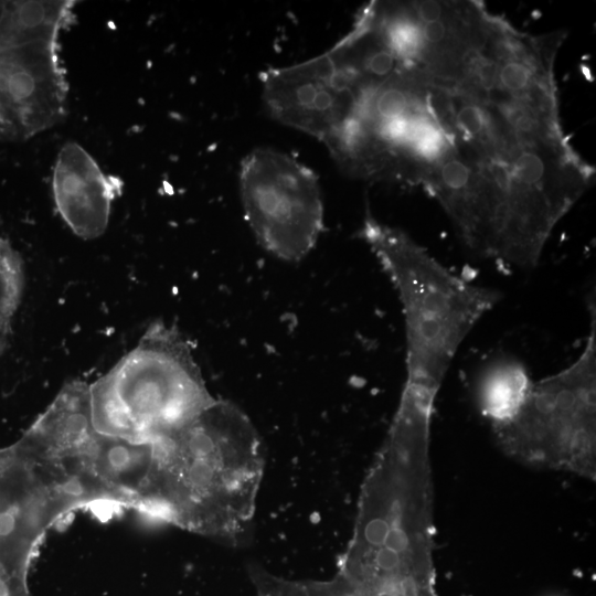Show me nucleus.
<instances>
[{"label":"nucleus","instance_id":"6","mask_svg":"<svg viewBox=\"0 0 596 596\" xmlns=\"http://www.w3.org/2000/svg\"><path fill=\"white\" fill-rule=\"evenodd\" d=\"M85 507L81 487L40 458L22 436L0 448V596H28V572L45 534Z\"/></svg>","mask_w":596,"mask_h":596},{"label":"nucleus","instance_id":"8","mask_svg":"<svg viewBox=\"0 0 596 596\" xmlns=\"http://www.w3.org/2000/svg\"><path fill=\"white\" fill-rule=\"evenodd\" d=\"M67 81L58 38L0 42V136L24 140L66 115Z\"/></svg>","mask_w":596,"mask_h":596},{"label":"nucleus","instance_id":"10","mask_svg":"<svg viewBox=\"0 0 596 596\" xmlns=\"http://www.w3.org/2000/svg\"><path fill=\"white\" fill-rule=\"evenodd\" d=\"M22 437L45 462L77 482L93 505L103 504L93 475L103 434L93 424L87 383H66Z\"/></svg>","mask_w":596,"mask_h":596},{"label":"nucleus","instance_id":"11","mask_svg":"<svg viewBox=\"0 0 596 596\" xmlns=\"http://www.w3.org/2000/svg\"><path fill=\"white\" fill-rule=\"evenodd\" d=\"M121 181L106 174L91 153L76 142L58 151L52 175L56 211L78 237L94 240L108 226Z\"/></svg>","mask_w":596,"mask_h":596},{"label":"nucleus","instance_id":"12","mask_svg":"<svg viewBox=\"0 0 596 596\" xmlns=\"http://www.w3.org/2000/svg\"><path fill=\"white\" fill-rule=\"evenodd\" d=\"M533 382L524 364L512 356L488 362L476 382L477 405L493 427L510 422L524 404Z\"/></svg>","mask_w":596,"mask_h":596},{"label":"nucleus","instance_id":"13","mask_svg":"<svg viewBox=\"0 0 596 596\" xmlns=\"http://www.w3.org/2000/svg\"><path fill=\"white\" fill-rule=\"evenodd\" d=\"M24 290L23 262L11 243L0 235V354L9 347L12 324Z\"/></svg>","mask_w":596,"mask_h":596},{"label":"nucleus","instance_id":"4","mask_svg":"<svg viewBox=\"0 0 596 596\" xmlns=\"http://www.w3.org/2000/svg\"><path fill=\"white\" fill-rule=\"evenodd\" d=\"M252 433L241 412L215 401L187 426L155 441L147 514L213 530L230 483L225 456Z\"/></svg>","mask_w":596,"mask_h":596},{"label":"nucleus","instance_id":"1","mask_svg":"<svg viewBox=\"0 0 596 596\" xmlns=\"http://www.w3.org/2000/svg\"><path fill=\"white\" fill-rule=\"evenodd\" d=\"M397 292L406 336L403 404L432 411L454 358L501 294L446 268L405 232L370 213L359 232Z\"/></svg>","mask_w":596,"mask_h":596},{"label":"nucleus","instance_id":"2","mask_svg":"<svg viewBox=\"0 0 596 596\" xmlns=\"http://www.w3.org/2000/svg\"><path fill=\"white\" fill-rule=\"evenodd\" d=\"M352 93L349 118L324 143L338 167L354 179L424 189L450 150L432 88L397 67Z\"/></svg>","mask_w":596,"mask_h":596},{"label":"nucleus","instance_id":"9","mask_svg":"<svg viewBox=\"0 0 596 596\" xmlns=\"http://www.w3.org/2000/svg\"><path fill=\"white\" fill-rule=\"evenodd\" d=\"M259 77L267 113L323 143L351 114L353 93L336 73L327 52L298 64L269 67Z\"/></svg>","mask_w":596,"mask_h":596},{"label":"nucleus","instance_id":"7","mask_svg":"<svg viewBox=\"0 0 596 596\" xmlns=\"http://www.w3.org/2000/svg\"><path fill=\"white\" fill-rule=\"evenodd\" d=\"M244 217L260 246L278 259L299 262L323 231V202L313 170L272 148H256L242 161Z\"/></svg>","mask_w":596,"mask_h":596},{"label":"nucleus","instance_id":"3","mask_svg":"<svg viewBox=\"0 0 596 596\" xmlns=\"http://www.w3.org/2000/svg\"><path fill=\"white\" fill-rule=\"evenodd\" d=\"M88 390L96 430L132 443L166 438L215 402L189 341L159 321Z\"/></svg>","mask_w":596,"mask_h":596},{"label":"nucleus","instance_id":"5","mask_svg":"<svg viewBox=\"0 0 596 596\" xmlns=\"http://www.w3.org/2000/svg\"><path fill=\"white\" fill-rule=\"evenodd\" d=\"M589 330L577 359L533 383L518 412L493 427L503 448L533 461L590 468L595 453L596 311L589 301Z\"/></svg>","mask_w":596,"mask_h":596}]
</instances>
